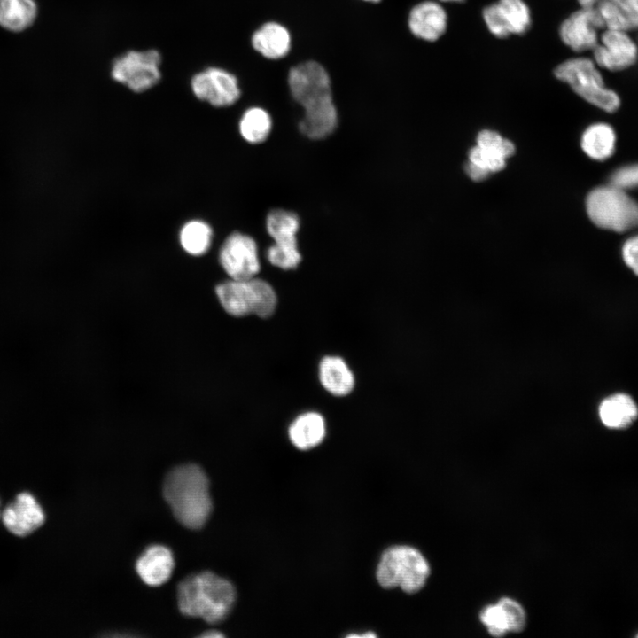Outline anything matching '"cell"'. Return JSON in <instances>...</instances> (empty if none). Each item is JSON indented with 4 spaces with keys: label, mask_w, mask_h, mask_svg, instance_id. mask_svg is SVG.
<instances>
[{
    "label": "cell",
    "mask_w": 638,
    "mask_h": 638,
    "mask_svg": "<svg viewBox=\"0 0 638 638\" xmlns=\"http://www.w3.org/2000/svg\"><path fill=\"white\" fill-rule=\"evenodd\" d=\"M287 82L292 97L304 110L300 131L314 140L331 135L338 116L326 69L316 61H305L290 69Z\"/></svg>",
    "instance_id": "1"
},
{
    "label": "cell",
    "mask_w": 638,
    "mask_h": 638,
    "mask_svg": "<svg viewBox=\"0 0 638 638\" xmlns=\"http://www.w3.org/2000/svg\"><path fill=\"white\" fill-rule=\"evenodd\" d=\"M163 494L175 518L188 528H200L211 514L209 481L196 464L173 469L164 480Z\"/></svg>",
    "instance_id": "2"
},
{
    "label": "cell",
    "mask_w": 638,
    "mask_h": 638,
    "mask_svg": "<svg viewBox=\"0 0 638 638\" xmlns=\"http://www.w3.org/2000/svg\"><path fill=\"white\" fill-rule=\"evenodd\" d=\"M177 600L183 615L215 624L222 621L231 611L236 591L226 579L203 572L191 574L179 583Z\"/></svg>",
    "instance_id": "3"
},
{
    "label": "cell",
    "mask_w": 638,
    "mask_h": 638,
    "mask_svg": "<svg viewBox=\"0 0 638 638\" xmlns=\"http://www.w3.org/2000/svg\"><path fill=\"white\" fill-rule=\"evenodd\" d=\"M215 292L223 309L232 316L254 315L261 318L272 315L277 297L272 285L256 276L248 279H229L220 283Z\"/></svg>",
    "instance_id": "4"
},
{
    "label": "cell",
    "mask_w": 638,
    "mask_h": 638,
    "mask_svg": "<svg viewBox=\"0 0 638 638\" xmlns=\"http://www.w3.org/2000/svg\"><path fill=\"white\" fill-rule=\"evenodd\" d=\"M586 210L599 228L616 232L638 228V202L611 183L596 187L587 194Z\"/></svg>",
    "instance_id": "5"
},
{
    "label": "cell",
    "mask_w": 638,
    "mask_h": 638,
    "mask_svg": "<svg viewBox=\"0 0 638 638\" xmlns=\"http://www.w3.org/2000/svg\"><path fill=\"white\" fill-rule=\"evenodd\" d=\"M429 573V564L416 549L399 545L383 553L377 579L385 588L398 587L407 593H416L424 586Z\"/></svg>",
    "instance_id": "6"
},
{
    "label": "cell",
    "mask_w": 638,
    "mask_h": 638,
    "mask_svg": "<svg viewBox=\"0 0 638 638\" xmlns=\"http://www.w3.org/2000/svg\"><path fill=\"white\" fill-rule=\"evenodd\" d=\"M555 75L566 82L580 97L608 113L620 105L619 95L606 88L595 63L587 58L568 59L556 66Z\"/></svg>",
    "instance_id": "7"
},
{
    "label": "cell",
    "mask_w": 638,
    "mask_h": 638,
    "mask_svg": "<svg viewBox=\"0 0 638 638\" xmlns=\"http://www.w3.org/2000/svg\"><path fill=\"white\" fill-rule=\"evenodd\" d=\"M162 55L156 49L130 50L116 57L110 69L113 81L133 92H144L161 80Z\"/></svg>",
    "instance_id": "8"
},
{
    "label": "cell",
    "mask_w": 638,
    "mask_h": 638,
    "mask_svg": "<svg viewBox=\"0 0 638 638\" xmlns=\"http://www.w3.org/2000/svg\"><path fill=\"white\" fill-rule=\"evenodd\" d=\"M194 96L215 107L234 105L241 96L237 76L219 66H208L197 72L191 79Z\"/></svg>",
    "instance_id": "9"
},
{
    "label": "cell",
    "mask_w": 638,
    "mask_h": 638,
    "mask_svg": "<svg viewBox=\"0 0 638 638\" xmlns=\"http://www.w3.org/2000/svg\"><path fill=\"white\" fill-rule=\"evenodd\" d=\"M219 261L230 279L241 280L256 276L261 269L256 241L241 232L231 233L221 247Z\"/></svg>",
    "instance_id": "10"
},
{
    "label": "cell",
    "mask_w": 638,
    "mask_h": 638,
    "mask_svg": "<svg viewBox=\"0 0 638 638\" xmlns=\"http://www.w3.org/2000/svg\"><path fill=\"white\" fill-rule=\"evenodd\" d=\"M595 63L609 71H622L638 59V47L627 31L604 29L593 50Z\"/></svg>",
    "instance_id": "11"
},
{
    "label": "cell",
    "mask_w": 638,
    "mask_h": 638,
    "mask_svg": "<svg viewBox=\"0 0 638 638\" xmlns=\"http://www.w3.org/2000/svg\"><path fill=\"white\" fill-rule=\"evenodd\" d=\"M600 29H603V25L596 10L580 8L561 24L560 37L575 51H593L599 43Z\"/></svg>",
    "instance_id": "12"
},
{
    "label": "cell",
    "mask_w": 638,
    "mask_h": 638,
    "mask_svg": "<svg viewBox=\"0 0 638 638\" xmlns=\"http://www.w3.org/2000/svg\"><path fill=\"white\" fill-rule=\"evenodd\" d=\"M515 152L514 144L492 130H482L477 136V145L469 152V161L492 174L502 170L506 159Z\"/></svg>",
    "instance_id": "13"
},
{
    "label": "cell",
    "mask_w": 638,
    "mask_h": 638,
    "mask_svg": "<svg viewBox=\"0 0 638 638\" xmlns=\"http://www.w3.org/2000/svg\"><path fill=\"white\" fill-rule=\"evenodd\" d=\"M4 526L18 536H26L44 521L43 510L36 499L29 493L17 495L1 514Z\"/></svg>",
    "instance_id": "14"
},
{
    "label": "cell",
    "mask_w": 638,
    "mask_h": 638,
    "mask_svg": "<svg viewBox=\"0 0 638 638\" xmlns=\"http://www.w3.org/2000/svg\"><path fill=\"white\" fill-rule=\"evenodd\" d=\"M482 623L493 636L500 637L508 632H520L525 625L522 606L510 598H502L497 603L486 607L480 614Z\"/></svg>",
    "instance_id": "15"
},
{
    "label": "cell",
    "mask_w": 638,
    "mask_h": 638,
    "mask_svg": "<svg viewBox=\"0 0 638 638\" xmlns=\"http://www.w3.org/2000/svg\"><path fill=\"white\" fill-rule=\"evenodd\" d=\"M408 24L415 36L426 41H435L446 30L447 14L437 3L425 1L412 8Z\"/></svg>",
    "instance_id": "16"
},
{
    "label": "cell",
    "mask_w": 638,
    "mask_h": 638,
    "mask_svg": "<svg viewBox=\"0 0 638 638\" xmlns=\"http://www.w3.org/2000/svg\"><path fill=\"white\" fill-rule=\"evenodd\" d=\"M175 566L171 550L163 545L148 547L138 557L136 569L144 582L160 586L170 578Z\"/></svg>",
    "instance_id": "17"
},
{
    "label": "cell",
    "mask_w": 638,
    "mask_h": 638,
    "mask_svg": "<svg viewBox=\"0 0 638 638\" xmlns=\"http://www.w3.org/2000/svg\"><path fill=\"white\" fill-rule=\"evenodd\" d=\"M253 48L268 59L285 57L291 50L292 38L282 24L269 21L261 25L251 37Z\"/></svg>",
    "instance_id": "18"
},
{
    "label": "cell",
    "mask_w": 638,
    "mask_h": 638,
    "mask_svg": "<svg viewBox=\"0 0 638 638\" xmlns=\"http://www.w3.org/2000/svg\"><path fill=\"white\" fill-rule=\"evenodd\" d=\"M318 371L321 385L334 396H346L354 388V375L340 356H324L319 363Z\"/></svg>",
    "instance_id": "19"
},
{
    "label": "cell",
    "mask_w": 638,
    "mask_h": 638,
    "mask_svg": "<svg viewBox=\"0 0 638 638\" xmlns=\"http://www.w3.org/2000/svg\"><path fill=\"white\" fill-rule=\"evenodd\" d=\"M292 444L300 450L317 447L325 438L326 423L318 412L307 411L299 415L289 425Z\"/></svg>",
    "instance_id": "20"
},
{
    "label": "cell",
    "mask_w": 638,
    "mask_h": 638,
    "mask_svg": "<svg viewBox=\"0 0 638 638\" xmlns=\"http://www.w3.org/2000/svg\"><path fill=\"white\" fill-rule=\"evenodd\" d=\"M602 423L611 429H624L631 425L638 416L634 400L626 393H616L605 398L599 406Z\"/></svg>",
    "instance_id": "21"
},
{
    "label": "cell",
    "mask_w": 638,
    "mask_h": 638,
    "mask_svg": "<svg viewBox=\"0 0 638 638\" xmlns=\"http://www.w3.org/2000/svg\"><path fill=\"white\" fill-rule=\"evenodd\" d=\"M38 14L35 0H0V26L11 32L30 27Z\"/></svg>",
    "instance_id": "22"
},
{
    "label": "cell",
    "mask_w": 638,
    "mask_h": 638,
    "mask_svg": "<svg viewBox=\"0 0 638 638\" xmlns=\"http://www.w3.org/2000/svg\"><path fill=\"white\" fill-rule=\"evenodd\" d=\"M580 145L583 152L595 160L610 158L616 145V134L611 126L598 122L590 125L581 136Z\"/></svg>",
    "instance_id": "23"
},
{
    "label": "cell",
    "mask_w": 638,
    "mask_h": 638,
    "mask_svg": "<svg viewBox=\"0 0 638 638\" xmlns=\"http://www.w3.org/2000/svg\"><path fill=\"white\" fill-rule=\"evenodd\" d=\"M299 216L284 209L271 210L266 217V230L274 243L298 245Z\"/></svg>",
    "instance_id": "24"
},
{
    "label": "cell",
    "mask_w": 638,
    "mask_h": 638,
    "mask_svg": "<svg viewBox=\"0 0 638 638\" xmlns=\"http://www.w3.org/2000/svg\"><path fill=\"white\" fill-rule=\"evenodd\" d=\"M238 129L241 136L249 144L263 143L272 129L271 116L262 107H250L241 116Z\"/></svg>",
    "instance_id": "25"
},
{
    "label": "cell",
    "mask_w": 638,
    "mask_h": 638,
    "mask_svg": "<svg viewBox=\"0 0 638 638\" xmlns=\"http://www.w3.org/2000/svg\"><path fill=\"white\" fill-rule=\"evenodd\" d=\"M212 237V229L206 222L194 220L183 226L180 231V243L186 253L199 256L210 248Z\"/></svg>",
    "instance_id": "26"
},
{
    "label": "cell",
    "mask_w": 638,
    "mask_h": 638,
    "mask_svg": "<svg viewBox=\"0 0 638 638\" xmlns=\"http://www.w3.org/2000/svg\"><path fill=\"white\" fill-rule=\"evenodd\" d=\"M500 12L510 34H523L530 27V11L523 0H499Z\"/></svg>",
    "instance_id": "27"
},
{
    "label": "cell",
    "mask_w": 638,
    "mask_h": 638,
    "mask_svg": "<svg viewBox=\"0 0 638 638\" xmlns=\"http://www.w3.org/2000/svg\"><path fill=\"white\" fill-rule=\"evenodd\" d=\"M266 257L271 265L284 270L294 269L301 261L298 245L274 243L267 249Z\"/></svg>",
    "instance_id": "28"
},
{
    "label": "cell",
    "mask_w": 638,
    "mask_h": 638,
    "mask_svg": "<svg viewBox=\"0 0 638 638\" xmlns=\"http://www.w3.org/2000/svg\"><path fill=\"white\" fill-rule=\"evenodd\" d=\"M610 183L626 191L638 188V164L616 169L610 176Z\"/></svg>",
    "instance_id": "29"
},
{
    "label": "cell",
    "mask_w": 638,
    "mask_h": 638,
    "mask_svg": "<svg viewBox=\"0 0 638 638\" xmlns=\"http://www.w3.org/2000/svg\"><path fill=\"white\" fill-rule=\"evenodd\" d=\"M483 18L489 31L495 36L503 38L510 35L497 4L486 7L483 11Z\"/></svg>",
    "instance_id": "30"
},
{
    "label": "cell",
    "mask_w": 638,
    "mask_h": 638,
    "mask_svg": "<svg viewBox=\"0 0 638 638\" xmlns=\"http://www.w3.org/2000/svg\"><path fill=\"white\" fill-rule=\"evenodd\" d=\"M621 253L626 266L638 276V235L630 237L624 242Z\"/></svg>",
    "instance_id": "31"
},
{
    "label": "cell",
    "mask_w": 638,
    "mask_h": 638,
    "mask_svg": "<svg viewBox=\"0 0 638 638\" xmlns=\"http://www.w3.org/2000/svg\"><path fill=\"white\" fill-rule=\"evenodd\" d=\"M629 19L632 28H638V0H613Z\"/></svg>",
    "instance_id": "32"
},
{
    "label": "cell",
    "mask_w": 638,
    "mask_h": 638,
    "mask_svg": "<svg viewBox=\"0 0 638 638\" xmlns=\"http://www.w3.org/2000/svg\"><path fill=\"white\" fill-rule=\"evenodd\" d=\"M464 169L470 178L475 182L484 181L490 175V173L481 169L470 161L466 163Z\"/></svg>",
    "instance_id": "33"
},
{
    "label": "cell",
    "mask_w": 638,
    "mask_h": 638,
    "mask_svg": "<svg viewBox=\"0 0 638 638\" xmlns=\"http://www.w3.org/2000/svg\"><path fill=\"white\" fill-rule=\"evenodd\" d=\"M601 0H578L581 8H595Z\"/></svg>",
    "instance_id": "34"
},
{
    "label": "cell",
    "mask_w": 638,
    "mask_h": 638,
    "mask_svg": "<svg viewBox=\"0 0 638 638\" xmlns=\"http://www.w3.org/2000/svg\"><path fill=\"white\" fill-rule=\"evenodd\" d=\"M202 637H222L223 634L217 632V631H209L208 633H204Z\"/></svg>",
    "instance_id": "35"
},
{
    "label": "cell",
    "mask_w": 638,
    "mask_h": 638,
    "mask_svg": "<svg viewBox=\"0 0 638 638\" xmlns=\"http://www.w3.org/2000/svg\"><path fill=\"white\" fill-rule=\"evenodd\" d=\"M364 1H368V2H375V3H376V2H378L379 0H364Z\"/></svg>",
    "instance_id": "36"
},
{
    "label": "cell",
    "mask_w": 638,
    "mask_h": 638,
    "mask_svg": "<svg viewBox=\"0 0 638 638\" xmlns=\"http://www.w3.org/2000/svg\"><path fill=\"white\" fill-rule=\"evenodd\" d=\"M442 1H460V0H442Z\"/></svg>",
    "instance_id": "37"
},
{
    "label": "cell",
    "mask_w": 638,
    "mask_h": 638,
    "mask_svg": "<svg viewBox=\"0 0 638 638\" xmlns=\"http://www.w3.org/2000/svg\"><path fill=\"white\" fill-rule=\"evenodd\" d=\"M636 636L638 637V634Z\"/></svg>",
    "instance_id": "38"
},
{
    "label": "cell",
    "mask_w": 638,
    "mask_h": 638,
    "mask_svg": "<svg viewBox=\"0 0 638 638\" xmlns=\"http://www.w3.org/2000/svg\"><path fill=\"white\" fill-rule=\"evenodd\" d=\"M0 515H1V513H0Z\"/></svg>",
    "instance_id": "39"
}]
</instances>
